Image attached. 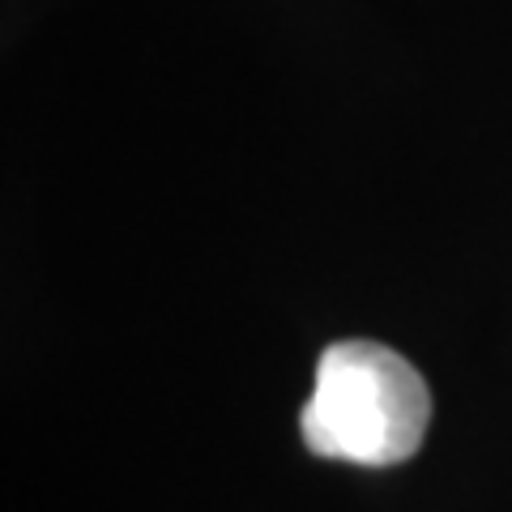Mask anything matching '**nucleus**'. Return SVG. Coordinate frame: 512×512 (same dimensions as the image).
<instances>
[{
  "label": "nucleus",
  "instance_id": "obj_1",
  "mask_svg": "<svg viewBox=\"0 0 512 512\" xmlns=\"http://www.w3.org/2000/svg\"><path fill=\"white\" fill-rule=\"evenodd\" d=\"M427 427L431 393L406 355L367 338L325 346L299 414V436L316 457L372 470L402 466L419 453Z\"/></svg>",
  "mask_w": 512,
  "mask_h": 512
}]
</instances>
